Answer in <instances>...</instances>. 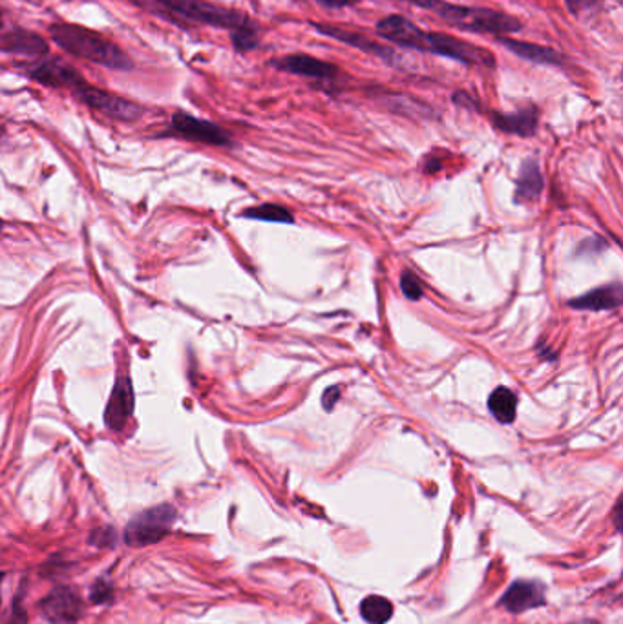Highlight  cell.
Returning <instances> with one entry per match:
<instances>
[{
    "label": "cell",
    "mask_w": 623,
    "mask_h": 624,
    "mask_svg": "<svg viewBox=\"0 0 623 624\" xmlns=\"http://www.w3.org/2000/svg\"><path fill=\"white\" fill-rule=\"evenodd\" d=\"M426 53L443 55L448 59H454L463 64H483L490 66L494 64V55L486 52L479 46H474L470 42L461 41L454 35L448 33L428 32V46Z\"/></svg>",
    "instance_id": "ba28073f"
},
{
    "label": "cell",
    "mask_w": 623,
    "mask_h": 624,
    "mask_svg": "<svg viewBox=\"0 0 623 624\" xmlns=\"http://www.w3.org/2000/svg\"><path fill=\"white\" fill-rule=\"evenodd\" d=\"M435 15L463 32L508 37L521 30V21H518L516 17L503 11L490 10V8H477V6L474 8V6L443 2Z\"/></svg>",
    "instance_id": "7a4b0ae2"
},
{
    "label": "cell",
    "mask_w": 623,
    "mask_h": 624,
    "mask_svg": "<svg viewBox=\"0 0 623 624\" xmlns=\"http://www.w3.org/2000/svg\"><path fill=\"white\" fill-rule=\"evenodd\" d=\"M613 522L614 526H616V530L622 531L623 533V493L622 497L616 502V506H614Z\"/></svg>",
    "instance_id": "f1b7e54d"
},
{
    "label": "cell",
    "mask_w": 623,
    "mask_h": 624,
    "mask_svg": "<svg viewBox=\"0 0 623 624\" xmlns=\"http://www.w3.org/2000/svg\"><path fill=\"white\" fill-rule=\"evenodd\" d=\"M377 33L384 41L393 42L406 50L426 53L428 32L402 15H388L377 22Z\"/></svg>",
    "instance_id": "30bf717a"
},
{
    "label": "cell",
    "mask_w": 623,
    "mask_h": 624,
    "mask_svg": "<svg viewBox=\"0 0 623 624\" xmlns=\"http://www.w3.org/2000/svg\"><path fill=\"white\" fill-rule=\"evenodd\" d=\"M567 8L574 13V15H581L585 11L594 10L602 4V0H565Z\"/></svg>",
    "instance_id": "cb8c5ba5"
},
{
    "label": "cell",
    "mask_w": 623,
    "mask_h": 624,
    "mask_svg": "<svg viewBox=\"0 0 623 624\" xmlns=\"http://www.w3.org/2000/svg\"><path fill=\"white\" fill-rule=\"evenodd\" d=\"M74 94L88 108L96 110V112L105 115L108 119L119 121V123H134V121H139L145 115V108L141 104L128 101L121 95L96 88L92 84L86 83L85 86H81Z\"/></svg>",
    "instance_id": "5b68a950"
},
{
    "label": "cell",
    "mask_w": 623,
    "mask_h": 624,
    "mask_svg": "<svg viewBox=\"0 0 623 624\" xmlns=\"http://www.w3.org/2000/svg\"><path fill=\"white\" fill-rule=\"evenodd\" d=\"M543 190V176L539 172L538 163L534 159H527L519 170L518 199L532 201L538 198Z\"/></svg>",
    "instance_id": "ffe728a7"
},
{
    "label": "cell",
    "mask_w": 623,
    "mask_h": 624,
    "mask_svg": "<svg viewBox=\"0 0 623 624\" xmlns=\"http://www.w3.org/2000/svg\"><path fill=\"white\" fill-rule=\"evenodd\" d=\"M158 2L181 19L227 30L231 35L260 30V24L242 11L229 10L207 0H158Z\"/></svg>",
    "instance_id": "3957f363"
},
{
    "label": "cell",
    "mask_w": 623,
    "mask_h": 624,
    "mask_svg": "<svg viewBox=\"0 0 623 624\" xmlns=\"http://www.w3.org/2000/svg\"><path fill=\"white\" fill-rule=\"evenodd\" d=\"M170 134L174 136L212 146H231L233 139L223 130L222 126L214 125L211 121L198 119L187 112H176L170 119Z\"/></svg>",
    "instance_id": "8992f818"
},
{
    "label": "cell",
    "mask_w": 623,
    "mask_h": 624,
    "mask_svg": "<svg viewBox=\"0 0 623 624\" xmlns=\"http://www.w3.org/2000/svg\"><path fill=\"white\" fill-rule=\"evenodd\" d=\"M110 595H112L110 584L105 583V581H97V583L94 584V588H92V601H94V603L108 601Z\"/></svg>",
    "instance_id": "d4e9b609"
},
{
    "label": "cell",
    "mask_w": 623,
    "mask_h": 624,
    "mask_svg": "<svg viewBox=\"0 0 623 624\" xmlns=\"http://www.w3.org/2000/svg\"><path fill=\"white\" fill-rule=\"evenodd\" d=\"M497 42H501L507 50L518 55L525 61L534 64H545V66H563L565 59L561 53L552 50L549 46H541L534 42L516 41L510 37H497Z\"/></svg>",
    "instance_id": "2e32d148"
},
{
    "label": "cell",
    "mask_w": 623,
    "mask_h": 624,
    "mask_svg": "<svg viewBox=\"0 0 623 624\" xmlns=\"http://www.w3.org/2000/svg\"><path fill=\"white\" fill-rule=\"evenodd\" d=\"M2 53L22 57L32 63H41L46 59L50 48L48 42L44 41L39 33L24 30L21 26H11L2 33Z\"/></svg>",
    "instance_id": "7c38bea8"
},
{
    "label": "cell",
    "mask_w": 623,
    "mask_h": 624,
    "mask_svg": "<svg viewBox=\"0 0 623 624\" xmlns=\"http://www.w3.org/2000/svg\"><path fill=\"white\" fill-rule=\"evenodd\" d=\"M404 2H410L413 6L423 8V10H430L432 13H437V10L443 4V0H404Z\"/></svg>",
    "instance_id": "4316f807"
},
{
    "label": "cell",
    "mask_w": 623,
    "mask_h": 624,
    "mask_svg": "<svg viewBox=\"0 0 623 624\" xmlns=\"http://www.w3.org/2000/svg\"><path fill=\"white\" fill-rule=\"evenodd\" d=\"M488 409L501 424H512L518 413V398L507 387H497L488 398Z\"/></svg>",
    "instance_id": "d6986e66"
},
{
    "label": "cell",
    "mask_w": 623,
    "mask_h": 624,
    "mask_svg": "<svg viewBox=\"0 0 623 624\" xmlns=\"http://www.w3.org/2000/svg\"><path fill=\"white\" fill-rule=\"evenodd\" d=\"M269 64L278 72L293 73V75L317 79V81H335L340 75V68L335 64L326 63L306 53L284 55L280 59H273Z\"/></svg>",
    "instance_id": "8fae6325"
},
{
    "label": "cell",
    "mask_w": 623,
    "mask_h": 624,
    "mask_svg": "<svg viewBox=\"0 0 623 624\" xmlns=\"http://www.w3.org/2000/svg\"><path fill=\"white\" fill-rule=\"evenodd\" d=\"M574 624H596V623H591V621H583V623H574Z\"/></svg>",
    "instance_id": "f546056e"
},
{
    "label": "cell",
    "mask_w": 623,
    "mask_h": 624,
    "mask_svg": "<svg viewBox=\"0 0 623 624\" xmlns=\"http://www.w3.org/2000/svg\"><path fill=\"white\" fill-rule=\"evenodd\" d=\"M545 603V586L539 581H514L501 597V606L510 614H523Z\"/></svg>",
    "instance_id": "5bb4252c"
},
{
    "label": "cell",
    "mask_w": 623,
    "mask_h": 624,
    "mask_svg": "<svg viewBox=\"0 0 623 624\" xmlns=\"http://www.w3.org/2000/svg\"><path fill=\"white\" fill-rule=\"evenodd\" d=\"M48 32L63 52L70 53L77 59L103 66L112 72L134 70V61L127 53L101 33L70 22H55Z\"/></svg>",
    "instance_id": "6da1fadb"
},
{
    "label": "cell",
    "mask_w": 623,
    "mask_h": 624,
    "mask_svg": "<svg viewBox=\"0 0 623 624\" xmlns=\"http://www.w3.org/2000/svg\"><path fill=\"white\" fill-rule=\"evenodd\" d=\"M492 123L501 132L516 134V136L530 137L536 134L538 128V110L534 106H525L514 114H492Z\"/></svg>",
    "instance_id": "e0dca14e"
},
{
    "label": "cell",
    "mask_w": 623,
    "mask_h": 624,
    "mask_svg": "<svg viewBox=\"0 0 623 624\" xmlns=\"http://www.w3.org/2000/svg\"><path fill=\"white\" fill-rule=\"evenodd\" d=\"M311 26L320 35H326L329 39H335V41L342 42V44H348L351 48H355V50H359L362 53H368L371 57H377L384 63L395 64V61H397V55L391 50L390 46L381 44V42H375L370 37L362 35V33L353 32V30L335 26V24H326V22H311Z\"/></svg>",
    "instance_id": "9c48e42d"
},
{
    "label": "cell",
    "mask_w": 623,
    "mask_h": 624,
    "mask_svg": "<svg viewBox=\"0 0 623 624\" xmlns=\"http://www.w3.org/2000/svg\"><path fill=\"white\" fill-rule=\"evenodd\" d=\"M83 612L79 593L68 586H57L44 599L43 614L52 624H75Z\"/></svg>",
    "instance_id": "4fadbf2b"
},
{
    "label": "cell",
    "mask_w": 623,
    "mask_h": 624,
    "mask_svg": "<svg viewBox=\"0 0 623 624\" xmlns=\"http://www.w3.org/2000/svg\"><path fill=\"white\" fill-rule=\"evenodd\" d=\"M360 614L370 624H386L393 615V604L381 595H370L360 603Z\"/></svg>",
    "instance_id": "44dd1931"
},
{
    "label": "cell",
    "mask_w": 623,
    "mask_h": 624,
    "mask_svg": "<svg viewBox=\"0 0 623 624\" xmlns=\"http://www.w3.org/2000/svg\"><path fill=\"white\" fill-rule=\"evenodd\" d=\"M134 413V391L127 376H119L114 385V391L108 400L105 411V422L108 429L121 431Z\"/></svg>",
    "instance_id": "9a60e30c"
},
{
    "label": "cell",
    "mask_w": 623,
    "mask_h": 624,
    "mask_svg": "<svg viewBox=\"0 0 623 624\" xmlns=\"http://www.w3.org/2000/svg\"><path fill=\"white\" fill-rule=\"evenodd\" d=\"M338 396H340V387H329V389H326L322 402H324V406H326L328 411L335 406V402H338Z\"/></svg>",
    "instance_id": "83f0119b"
},
{
    "label": "cell",
    "mask_w": 623,
    "mask_h": 624,
    "mask_svg": "<svg viewBox=\"0 0 623 624\" xmlns=\"http://www.w3.org/2000/svg\"><path fill=\"white\" fill-rule=\"evenodd\" d=\"M401 289L406 294V298H410V300H419L423 296L421 280L410 271L402 272Z\"/></svg>",
    "instance_id": "603a6c76"
},
{
    "label": "cell",
    "mask_w": 623,
    "mask_h": 624,
    "mask_svg": "<svg viewBox=\"0 0 623 624\" xmlns=\"http://www.w3.org/2000/svg\"><path fill=\"white\" fill-rule=\"evenodd\" d=\"M315 2L324 8H328V10H342V8L355 6L359 0H315Z\"/></svg>",
    "instance_id": "484cf974"
},
{
    "label": "cell",
    "mask_w": 623,
    "mask_h": 624,
    "mask_svg": "<svg viewBox=\"0 0 623 624\" xmlns=\"http://www.w3.org/2000/svg\"><path fill=\"white\" fill-rule=\"evenodd\" d=\"M245 218L262 219V221H275V223H293L295 216L286 207H280L275 203H267L262 207L251 208L243 214Z\"/></svg>",
    "instance_id": "7402d4cb"
},
{
    "label": "cell",
    "mask_w": 623,
    "mask_h": 624,
    "mask_svg": "<svg viewBox=\"0 0 623 624\" xmlns=\"http://www.w3.org/2000/svg\"><path fill=\"white\" fill-rule=\"evenodd\" d=\"M623 303L622 285H607L572 300L571 307L581 311H611Z\"/></svg>",
    "instance_id": "ac0fdd59"
},
{
    "label": "cell",
    "mask_w": 623,
    "mask_h": 624,
    "mask_svg": "<svg viewBox=\"0 0 623 624\" xmlns=\"http://www.w3.org/2000/svg\"><path fill=\"white\" fill-rule=\"evenodd\" d=\"M178 517L176 510L163 504L150 510L141 511L134 519L128 522L125 530V541L128 546H150L161 541L170 530Z\"/></svg>",
    "instance_id": "277c9868"
},
{
    "label": "cell",
    "mask_w": 623,
    "mask_h": 624,
    "mask_svg": "<svg viewBox=\"0 0 623 624\" xmlns=\"http://www.w3.org/2000/svg\"><path fill=\"white\" fill-rule=\"evenodd\" d=\"M35 83L43 84L57 90H72L77 92L85 86V77L75 70L72 64L66 63L59 57H46L41 63L33 64L26 73Z\"/></svg>",
    "instance_id": "52a82bcc"
}]
</instances>
